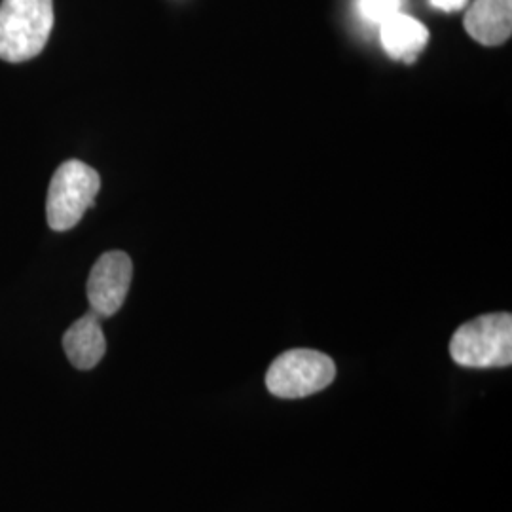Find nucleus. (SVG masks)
Listing matches in <instances>:
<instances>
[{
    "label": "nucleus",
    "mask_w": 512,
    "mask_h": 512,
    "mask_svg": "<svg viewBox=\"0 0 512 512\" xmlns=\"http://www.w3.org/2000/svg\"><path fill=\"white\" fill-rule=\"evenodd\" d=\"M54 29V0L0 2V59L23 63L37 57Z\"/></svg>",
    "instance_id": "f257e3e1"
},
{
    "label": "nucleus",
    "mask_w": 512,
    "mask_h": 512,
    "mask_svg": "<svg viewBox=\"0 0 512 512\" xmlns=\"http://www.w3.org/2000/svg\"><path fill=\"white\" fill-rule=\"evenodd\" d=\"M450 355L467 368L511 366V313H488L461 325L452 336Z\"/></svg>",
    "instance_id": "f03ea898"
},
{
    "label": "nucleus",
    "mask_w": 512,
    "mask_h": 512,
    "mask_svg": "<svg viewBox=\"0 0 512 512\" xmlns=\"http://www.w3.org/2000/svg\"><path fill=\"white\" fill-rule=\"evenodd\" d=\"M99 188V173L90 165L80 160H69L59 165L46 200V219L50 228L55 232L74 228L92 207Z\"/></svg>",
    "instance_id": "7ed1b4c3"
},
{
    "label": "nucleus",
    "mask_w": 512,
    "mask_h": 512,
    "mask_svg": "<svg viewBox=\"0 0 512 512\" xmlns=\"http://www.w3.org/2000/svg\"><path fill=\"white\" fill-rule=\"evenodd\" d=\"M334 378L336 366L329 355L315 349H291L268 368L266 387L279 399H304L329 387Z\"/></svg>",
    "instance_id": "20e7f679"
},
{
    "label": "nucleus",
    "mask_w": 512,
    "mask_h": 512,
    "mask_svg": "<svg viewBox=\"0 0 512 512\" xmlns=\"http://www.w3.org/2000/svg\"><path fill=\"white\" fill-rule=\"evenodd\" d=\"M133 277L131 258L122 251H109L92 268L88 279V300L93 313L110 317L126 302Z\"/></svg>",
    "instance_id": "39448f33"
},
{
    "label": "nucleus",
    "mask_w": 512,
    "mask_h": 512,
    "mask_svg": "<svg viewBox=\"0 0 512 512\" xmlns=\"http://www.w3.org/2000/svg\"><path fill=\"white\" fill-rule=\"evenodd\" d=\"M465 31L484 46L507 42L512 33V0H475L465 16Z\"/></svg>",
    "instance_id": "423d86ee"
},
{
    "label": "nucleus",
    "mask_w": 512,
    "mask_h": 512,
    "mask_svg": "<svg viewBox=\"0 0 512 512\" xmlns=\"http://www.w3.org/2000/svg\"><path fill=\"white\" fill-rule=\"evenodd\" d=\"M101 317L97 313H86L63 336V348L78 370H92L99 365L107 351V340L101 329Z\"/></svg>",
    "instance_id": "0eeeda50"
},
{
    "label": "nucleus",
    "mask_w": 512,
    "mask_h": 512,
    "mask_svg": "<svg viewBox=\"0 0 512 512\" xmlns=\"http://www.w3.org/2000/svg\"><path fill=\"white\" fill-rule=\"evenodd\" d=\"M380 38L385 52L391 59L414 63L429 42V31L418 19L397 12L395 16L382 23Z\"/></svg>",
    "instance_id": "6e6552de"
},
{
    "label": "nucleus",
    "mask_w": 512,
    "mask_h": 512,
    "mask_svg": "<svg viewBox=\"0 0 512 512\" xmlns=\"http://www.w3.org/2000/svg\"><path fill=\"white\" fill-rule=\"evenodd\" d=\"M399 8H401V0H359V10L363 18L378 25L395 16Z\"/></svg>",
    "instance_id": "1a4fd4ad"
},
{
    "label": "nucleus",
    "mask_w": 512,
    "mask_h": 512,
    "mask_svg": "<svg viewBox=\"0 0 512 512\" xmlns=\"http://www.w3.org/2000/svg\"><path fill=\"white\" fill-rule=\"evenodd\" d=\"M435 8H439V10H444V12H456V10H461L463 6H465V2L467 0H429Z\"/></svg>",
    "instance_id": "9d476101"
}]
</instances>
